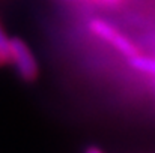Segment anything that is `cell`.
<instances>
[{"label":"cell","mask_w":155,"mask_h":153,"mask_svg":"<svg viewBox=\"0 0 155 153\" xmlns=\"http://www.w3.org/2000/svg\"><path fill=\"white\" fill-rule=\"evenodd\" d=\"M9 62L24 81L30 83L38 78V62L29 45L20 38H9Z\"/></svg>","instance_id":"6da1fadb"},{"label":"cell","mask_w":155,"mask_h":153,"mask_svg":"<svg viewBox=\"0 0 155 153\" xmlns=\"http://www.w3.org/2000/svg\"><path fill=\"white\" fill-rule=\"evenodd\" d=\"M89 29L94 35H97L98 38L105 41L107 44H110L113 48H116L125 57H131L137 53V48L134 47V44L124 33H120L114 26H111L110 23H107L104 20H100V18L91 20Z\"/></svg>","instance_id":"7a4b0ae2"},{"label":"cell","mask_w":155,"mask_h":153,"mask_svg":"<svg viewBox=\"0 0 155 153\" xmlns=\"http://www.w3.org/2000/svg\"><path fill=\"white\" fill-rule=\"evenodd\" d=\"M128 63L140 71V72H145V74H151V75H155V57H151V56H140V54H134L131 57H128Z\"/></svg>","instance_id":"3957f363"},{"label":"cell","mask_w":155,"mask_h":153,"mask_svg":"<svg viewBox=\"0 0 155 153\" xmlns=\"http://www.w3.org/2000/svg\"><path fill=\"white\" fill-rule=\"evenodd\" d=\"M9 62V38L0 27V65Z\"/></svg>","instance_id":"277c9868"},{"label":"cell","mask_w":155,"mask_h":153,"mask_svg":"<svg viewBox=\"0 0 155 153\" xmlns=\"http://www.w3.org/2000/svg\"><path fill=\"white\" fill-rule=\"evenodd\" d=\"M84 153H103L98 147H95V146H91V147H87L86 150H84Z\"/></svg>","instance_id":"5b68a950"}]
</instances>
